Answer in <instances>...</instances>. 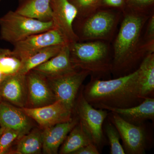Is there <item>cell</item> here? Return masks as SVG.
I'll use <instances>...</instances> for the list:
<instances>
[{"label":"cell","instance_id":"cell-1","mask_svg":"<svg viewBox=\"0 0 154 154\" xmlns=\"http://www.w3.org/2000/svg\"><path fill=\"white\" fill-rule=\"evenodd\" d=\"M149 16L129 10L124 14L113 45L111 73L114 78L136 70L146 55L141 42L142 32Z\"/></svg>","mask_w":154,"mask_h":154},{"label":"cell","instance_id":"cell-2","mask_svg":"<svg viewBox=\"0 0 154 154\" xmlns=\"http://www.w3.org/2000/svg\"><path fill=\"white\" fill-rule=\"evenodd\" d=\"M138 70L113 79L91 78L83 85L87 101L97 109L104 107L126 108L140 104L144 98L141 95Z\"/></svg>","mask_w":154,"mask_h":154},{"label":"cell","instance_id":"cell-3","mask_svg":"<svg viewBox=\"0 0 154 154\" xmlns=\"http://www.w3.org/2000/svg\"><path fill=\"white\" fill-rule=\"evenodd\" d=\"M69 46L71 61L76 69L87 71L92 78L100 79L111 73L113 57L105 41L75 42Z\"/></svg>","mask_w":154,"mask_h":154},{"label":"cell","instance_id":"cell-4","mask_svg":"<svg viewBox=\"0 0 154 154\" xmlns=\"http://www.w3.org/2000/svg\"><path fill=\"white\" fill-rule=\"evenodd\" d=\"M54 28L52 21L43 22L9 11L0 17V38L14 45L31 35Z\"/></svg>","mask_w":154,"mask_h":154},{"label":"cell","instance_id":"cell-5","mask_svg":"<svg viewBox=\"0 0 154 154\" xmlns=\"http://www.w3.org/2000/svg\"><path fill=\"white\" fill-rule=\"evenodd\" d=\"M73 112L93 143L101 151L105 143L103 126L108 110L97 109L92 106L84 96L82 85L76 99Z\"/></svg>","mask_w":154,"mask_h":154},{"label":"cell","instance_id":"cell-6","mask_svg":"<svg viewBox=\"0 0 154 154\" xmlns=\"http://www.w3.org/2000/svg\"><path fill=\"white\" fill-rule=\"evenodd\" d=\"M119 15L110 10H98L81 18L77 36L86 41L110 39L119 21Z\"/></svg>","mask_w":154,"mask_h":154},{"label":"cell","instance_id":"cell-7","mask_svg":"<svg viewBox=\"0 0 154 154\" xmlns=\"http://www.w3.org/2000/svg\"><path fill=\"white\" fill-rule=\"evenodd\" d=\"M107 118L118 130L125 154L146 153L150 140L146 124L141 125L131 124L111 111L108 112Z\"/></svg>","mask_w":154,"mask_h":154},{"label":"cell","instance_id":"cell-8","mask_svg":"<svg viewBox=\"0 0 154 154\" xmlns=\"http://www.w3.org/2000/svg\"><path fill=\"white\" fill-rule=\"evenodd\" d=\"M89 75L90 73L87 71L76 70L60 76L47 79L56 101H60L73 111L80 89Z\"/></svg>","mask_w":154,"mask_h":154},{"label":"cell","instance_id":"cell-9","mask_svg":"<svg viewBox=\"0 0 154 154\" xmlns=\"http://www.w3.org/2000/svg\"><path fill=\"white\" fill-rule=\"evenodd\" d=\"M63 33L57 29L53 28L28 36L25 39L14 44V53L22 61L40 50L54 45L69 44Z\"/></svg>","mask_w":154,"mask_h":154},{"label":"cell","instance_id":"cell-10","mask_svg":"<svg viewBox=\"0 0 154 154\" xmlns=\"http://www.w3.org/2000/svg\"><path fill=\"white\" fill-rule=\"evenodd\" d=\"M25 114L36 121L42 129L72 119L73 111L60 101L42 107L21 108Z\"/></svg>","mask_w":154,"mask_h":154},{"label":"cell","instance_id":"cell-11","mask_svg":"<svg viewBox=\"0 0 154 154\" xmlns=\"http://www.w3.org/2000/svg\"><path fill=\"white\" fill-rule=\"evenodd\" d=\"M50 4L55 28L63 33L70 43L79 41L73 27L78 17L76 8L69 0H50Z\"/></svg>","mask_w":154,"mask_h":154},{"label":"cell","instance_id":"cell-12","mask_svg":"<svg viewBox=\"0 0 154 154\" xmlns=\"http://www.w3.org/2000/svg\"><path fill=\"white\" fill-rule=\"evenodd\" d=\"M28 89V102L31 108L42 107L56 101L47 78L35 70L26 74Z\"/></svg>","mask_w":154,"mask_h":154},{"label":"cell","instance_id":"cell-13","mask_svg":"<svg viewBox=\"0 0 154 154\" xmlns=\"http://www.w3.org/2000/svg\"><path fill=\"white\" fill-rule=\"evenodd\" d=\"M0 96L2 101L16 107H26L28 102L26 75L18 73L5 79L0 84Z\"/></svg>","mask_w":154,"mask_h":154},{"label":"cell","instance_id":"cell-14","mask_svg":"<svg viewBox=\"0 0 154 154\" xmlns=\"http://www.w3.org/2000/svg\"><path fill=\"white\" fill-rule=\"evenodd\" d=\"M31 118L19 108L5 101L0 103V126L18 131L21 137L31 130Z\"/></svg>","mask_w":154,"mask_h":154},{"label":"cell","instance_id":"cell-15","mask_svg":"<svg viewBox=\"0 0 154 154\" xmlns=\"http://www.w3.org/2000/svg\"><path fill=\"white\" fill-rule=\"evenodd\" d=\"M78 122V118L73 116L70 121L58 123L43 129L42 131L43 153L57 154L60 147Z\"/></svg>","mask_w":154,"mask_h":154},{"label":"cell","instance_id":"cell-16","mask_svg":"<svg viewBox=\"0 0 154 154\" xmlns=\"http://www.w3.org/2000/svg\"><path fill=\"white\" fill-rule=\"evenodd\" d=\"M102 109L114 112L123 120L135 125L146 124L148 120L154 121V98H145L139 105L126 108L104 107Z\"/></svg>","mask_w":154,"mask_h":154},{"label":"cell","instance_id":"cell-17","mask_svg":"<svg viewBox=\"0 0 154 154\" xmlns=\"http://www.w3.org/2000/svg\"><path fill=\"white\" fill-rule=\"evenodd\" d=\"M69 45L64 46L56 55L33 69L47 78L60 76L76 70L71 61Z\"/></svg>","mask_w":154,"mask_h":154},{"label":"cell","instance_id":"cell-18","mask_svg":"<svg viewBox=\"0 0 154 154\" xmlns=\"http://www.w3.org/2000/svg\"><path fill=\"white\" fill-rule=\"evenodd\" d=\"M50 0H19L16 12L43 22L52 21Z\"/></svg>","mask_w":154,"mask_h":154},{"label":"cell","instance_id":"cell-19","mask_svg":"<svg viewBox=\"0 0 154 154\" xmlns=\"http://www.w3.org/2000/svg\"><path fill=\"white\" fill-rule=\"evenodd\" d=\"M138 70L142 97L144 99L154 98V53H149L146 55Z\"/></svg>","mask_w":154,"mask_h":154},{"label":"cell","instance_id":"cell-20","mask_svg":"<svg viewBox=\"0 0 154 154\" xmlns=\"http://www.w3.org/2000/svg\"><path fill=\"white\" fill-rule=\"evenodd\" d=\"M92 143L91 137L79 122L67 136L61 145L59 153L73 154L81 148Z\"/></svg>","mask_w":154,"mask_h":154},{"label":"cell","instance_id":"cell-21","mask_svg":"<svg viewBox=\"0 0 154 154\" xmlns=\"http://www.w3.org/2000/svg\"><path fill=\"white\" fill-rule=\"evenodd\" d=\"M18 141L16 149L10 154H37L42 151V131L38 128L30 130Z\"/></svg>","mask_w":154,"mask_h":154},{"label":"cell","instance_id":"cell-22","mask_svg":"<svg viewBox=\"0 0 154 154\" xmlns=\"http://www.w3.org/2000/svg\"><path fill=\"white\" fill-rule=\"evenodd\" d=\"M22 60L13 50L0 48V84L8 77L19 73Z\"/></svg>","mask_w":154,"mask_h":154},{"label":"cell","instance_id":"cell-23","mask_svg":"<svg viewBox=\"0 0 154 154\" xmlns=\"http://www.w3.org/2000/svg\"><path fill=\"white\" fill-rule=\"evenodd\" d=\"M64 46H49L35 53L22 61V67L19 73L26 75L28 72L56 55Z\"/></svg>","mask_w":154,"mask_h":154},{"label":"cell","instance_id":"cell-24","mask_svg":"<svg viewBox=\"0 0 154 154\" xmlns=\"http://www.w3.org/2000/svg\"><path fill=\"white\" fill-rule=\"evenodd\" d=\"M105 130L110 145V154H125L120 143V137L116 128L107 119Z\"/></svg>","mask_w":154,"mask_h":154},{"label":"cell","instance_id":"cell-25","mask_svg":"<svg viewBox=\"0 0 154 154\" xmlns=\"http://www.w3.org/2000/svg\"><path fill=\"white\" fill-rule=\"evenodd\" d=\"M78 11L77 18L81 19L90 15L99 8L100 0H69Z\"/></svg>","mask_w":154,"mask_h":154},{"label":"cell","instance_id":"cell-26","mask_svg":"<svg viewBox=\"0 0 154 154\" xmlns=\"http://www.w3.org/2000/svg\"><path fill=\"white\" fill-rule=\"evenodd\" d=\"M0 136V154H8L12 144L21 138L20 133L9 128H3Z\"/></svg>","mask_w":154,"mask_h":154},{"label":"cell","instance_id":"cell-27","mask_svg":"<svg viewBox=\"0 0 154 154\" xmlns=\"http://www.w3.org/2000/svg\"><path fill=\"white\" fill-rule=\"evenodd\" d=\"M145 38L143 42L144 50L147 54L154 52V15L149 18Z\"/></svg>","mask_w":154,"mask_h":154},{"label":"cell","instance_id":"cell-28","mask_svg":"<svg viewBox=\"0 0 154 154\" xmlns=\"http://www.w3.org/2000/svg\"><path fill=\"white\" fill-rule=\"evenodd\" d=\"M154 0H126V3L129 10L146 13L145 10L153 4Z\"/></svg>","mask_w":154,"mask_h":154},{"label":"cell","instance_id":"cell-29","mask_svg":"<svg viewBox=\"0 0 154 154\" xmlns=\"http://www.w3.org/2000/svg\"><path fill=\"white\" fill-rule=\"evenodd\" d=\"M99 149L94 143H91L76 151L73 154H99Z\"/></svg>","mask_w":154,"mask_h":154},{"label":"cell","instance_id":"cell-30","mask_svg":"<svg viewBox=\"0 0 154 154\" xmlns=\"http://www.w3.org/2000/svg\"><path fill=\"white\" fill-rule=\"evenodd\" d=\"M125 4V0H100L99 8L101 6L113 8H122Z\"/></svg>","mask_w":154,"mask_h":154},{"label":"cell","instance_id":"cell-31","mask_svg":"<svg viewBox=\"0 0 154 154\" xmlns=\"http://www.w3.org/2000/svg\"><path fill=\"white\" fill-rule=\"evenodd\" d=\"M3 128H2L0 126V136H1V135L2 134V132L3 131Z\"/></svg>","mask_w":154,"mask_h":154},{"label":"cell","instance_id":"cell-32","mask_svg":"<svg viewBox=\"0 0 154 154\" xmlns=\"http://www.w3.org/2000/svg\"><path fill=\"white\" fill-rule=\"evenodd\" d=\"M2 101V97H1V96H0V103H1Z\"/></svg>","mask_w":154,"mask_h":154},{"label":"cell","instance_id":"cell-33","mask_svg":"<svg viewBox=\"0 0 154 154\" xmlns=\"http://www.w3.org/2000/svg\"><path fill=\"white\" fill-rule=\"evenodd\" d=\"M1 1H2V0H0V2H1Z\"/></svg>","mask_w":154,"mask_h":154}]
</instances>
